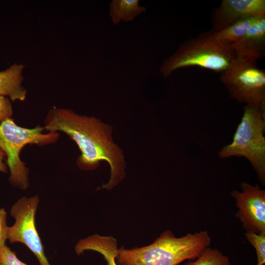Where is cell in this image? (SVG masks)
Segmentation results:
<instances>
[{
    "mask_svg": "<svg viewBox=\"0 0 265 265\" xmlns=\"http://www.w3.org/2000/svg\"><path fill=\"white\" fill-rule=\"evenodd\" d=\"M47 132H62L78 145L80 155L77 159L78 167L93 170L102 161L110 168L108 182L102 188L110 190L126 176V162L123 152L113 140V127L94 116L76 113L70 108L53 107L44 120Z\"/></svg>",
    "mask_w": 265,
    "mask_h": 265,
    "instance_id": "6da1fadb",
    "label": "cell"
},
{
    "mask_svg": "<svg viewBox=\"0 0 265 265\" xmlns=\"http://www.w3.org/2000/svg\"><path fill=\"white\" fill-rule=\"evenodd\" d=\"M211 238L207 231L176 237L170 230L163 232L151 244L118 249L117 265H178L196 259L209 247Z\"/></svg>",
    "mask_w": 265,
    "mask_h": 265,
    "instance_id": "7a4b0ae2",
    "label": "cell"
},
{
    "mask_svg": "<svg viewBox=\"0 0 265 265\" xmlns=\"http://www.w3.org/2000/svg\"><path fill=\"white\" fill-rule=\"evenodd\" d=\"M236 58L230 47L216 40L210 31L205 32L181 44L163 62L159 70L165 77L178 69L193 66L221 73Z\"/></svg>",
    "mask_w": 265,
    "mask_h": 265,
    "instance_id": "3957f363",
    "label": "cell"
},
{
    "mask_svg": "<svg viewBox=\"0 0 265 265\" xmlns=\"http://www.w3.org/2000/svg\"><path fill=\"white\" fill-rule=\"evenodd\" d=\"M43 127L33 128L18 126L12 119L0 124V149L5 155V163L9 170V181L14 187L26 190L29 187V170L20 158V153L28 144L43 146L56 142L57 132H44Z\"/></svg>",
    "mask_w": 265,
    "mask_h": 265,
    "instance_id": "277c9868",
    "label": "cell"
},
{
    "mask_svg": "<svg viewBox=\"0 0 265 265\" xmlns=\"http://www.w3.org/2000/svg\"><path fill=\"white\" fill-rule=\"evenodd\" d=\"M265 109L245 105L233 141L224 146L221 159L244 157L252 165L262 186L265 184Z\"/></svg>",
    "mask_w": 265,
    "mask_h": 265,
    "instance_id": "5b68a950",
    "label": "cell"
},
{
    "mask_svg": "<svg viewBox=\"0 0 265 265\" xmlns=\"http://www.w3.org/2000/svg\"><path fill=\"white\" fill-rule=\"evenodd\" d=\"M256 62L236 58L221 73L220 80L232 98L265 109V71Z\"/></svg>",
    "mask_w": 265,
    "mask_h": 265,
    "instance_id": "8992f818",
    "label": "cell"
},
{
    "mask_svg": "<svg viewBox=\"0 0 265 265\" xmlns=\"http://www.w3.org/2000/svg\"><path fill=\"white\" fill-rule=\"evenodd\" d=\"M39 203V196L36 195L23 196L12 205L10 215L15 222L8 227V239L11 243L19 242L26 246L37 258L40 265H51L35 225Z\"/></svg>",
    "mask_w": 265,
    "mask_h": 265,
    "instance_id": "52a82bcc",
    "label": "cell"
},
{
    "mask_svg": "<svg viewBox=\"0 0 265 265\" xmlns=\"http://www.w3.org/2000/svg\"><path fill=\"white\" fill-rule=\"evenodd\" d=\"M240 187L241 191L234 190L231 193L238 209L235 216L246 231L265 233V190L245 182Z\"/></svg>",
    "mask_w": 265,
    "mask_h": 265,
    "instance_id": "ba28073f",
    "label": "cell"
},
{
    "mask_svg": "<svg viewBox=\"0 0 265 265\" xmlns=\"http://www.w3.org/2000/svg\"><path fill=\"white\" fill-rule=\"evenodd\" d=\"M265 15V0H223L212 16V32L243 19Z\"/></svg>",
    "mask_w": 265,
    "mask_h": 265,
    "instance_id": "9c48e42d",
    "label": "cell"
},
{
    "mask_svg": "<svg viewBox=\"0 0 265 265\" xmlns=\"http://www.w3.org/2000/svg\"><path fill=\"white\" fill-rule=\"evenodd\" d=\"M236 58L257 61L265 50V15L259 17L238 41L229 47Z\"/></svg>",
    "mask_w": 265,
    "mask_h": 265,
    "instance_id": "30bf717a",
    "label": "cell"
},
{
    "mask_svg": "<svg viewBox=\"0 0 265 265\" xmlns=\"http://www.w3.org/2000/svg\"><path fill=\"white\" fill-rule=\"evenodd\" d=\"M24 68L23 64L14 63L0 71V96L7 97L12 102L26 100L27 91L23 84Z\"/></svg>",
    "mask_w": 265,
    "mask_h": 265,
    "instance_id": "8fae6325",
    "label": "cell"
},
{
    "mask_svg": "<svg viewBox=\"0 0 265 265\" xmlns=\"http://www.w3.org/2000/svg\"><path fill=\"white\" fill-rule=\"evenodd\" d=\"M118 249L117 241L114 238L98 234L80 239L75 247L78 255L89 250L99 252L103 256L107 265H117L115 260Z\"/></svg>",
    "mask_w": 265,
    "mask_h": 265,
    "instance_id": "7c38bea8",
    "label": "cell"
},
{
    "mask_svg": "<svg viewBox=\"0 0 265 265\" xmlns=\"http://www.w3.org/2000/svg\"><path fill=\"white\" fill-rule=\"evenodd\" d=\"M139 0H113L110 3L109 16L113 26L121 21L131 22L136 16L146 11L140 6Z\"/></svg>",
    "mask_w": 265,
    "mask_h": 265,
    "instance_id": "4fadbf2b",
    "label": "cell"
},
{
    "mask_svg": "<svg viewBox=\"0 0 265 265\" xmlns=\"http://www.w3.org/2000/svg\"><path fill=\"white\" fill-rule=\"evenodd\" d=\"M260 17L261 16L243 19L219 31L210 32L216 40L229 47L242 38L252 24Z\"/></svg>",
    "mask_w": 265,
    "mask_h": 265,
    "instance_id": "5bb4252c",
    "label": "cell"
},
{
    "mask_svg": "<svg viewBox=\"0 0 265 265\" xmlns=\"http://www.w3.org/2000/svg\"><path fill=\"white\" fill-rule=\"evenodd\" d=\"M184 265H231L229 257L217 249L207 248L196 260Z\"/></svg>",
    "mask_w": 265,
    "mask_h": 265,
    "instance_id": "9a60e30c",
    "label": "cell"
},
{
    "mask_svg": "<svg viewBox=\"0 0 265 265\" xmlns=\"http://www.w3.org/2000/svg\"><path fill=\"white\" fill-rule=\"evenodd\" d=\"M245 237L256 249L257 256L256 265H264L265 264V233L258 234L248 231H246Z\"/></svg>",
    "mask_w": 265,
    "mask_h": 265,
    "instance_id": "2e32d148",
    "label": "cell"
},
{
    "mask_svg": "<svg viewBox=\"0 0 265 265\" xmlns=\"http://www.w3.org/2000/svg\"><path fill=\"white\" fill-rule=\"evenodd\" d=\"M0 265H27L21 261L6 245L0 252Z\"/></svg>",
    "mask_w": 265,
    "mask_h": 265,
    "instance_id": "e0dca14e",
    "label": "cell"
},
{
    "mask_svg": "<svg viewBox=\"0 0 265 265\" xmlns=\"http://www.w3.org/2000/svg\"><path fill=\"white\" fill-rule=\"evenodd\" d=\"M11 102L9 98L0 96V124L12 118L13 110Z\"/></svg>",
    "mask_w": 265,
    "mask_h": 265,
    "instance_id": "ac0fdd59",
    "label": "cell"
},
{
    "mask_svg": "<svg viewBox=\"0 0 265 265\" xmlns=\"http://www.w3.org/2000/svg\"><path fill=\"white\" fill-rule=\"evenodd\" d=\"M8 228L7 224V213L2 208H0V252L6 245L8 239Z\"/></svg>",
    "mask_w": 265,
    "mask_h": 265,
    "instance_id": "d6986e66",
    "label": "cell"
},
{
    "mask_svg": "<svg viewBox=\"0 0 265 265\" xmlns=\"http://www.w3.org/2000/svg\"><path fill=\"white\" fill-rule=\"evenodd\" d=\"M5 154L0 149V172L2 173H6L8 170L7 166L5 163Z\"/></svg>",
    "mask_w": 265,
    "mask_h": 265,
    "instance_id": "ffe728a7",
    "label": "cell"
}]
</instances>
